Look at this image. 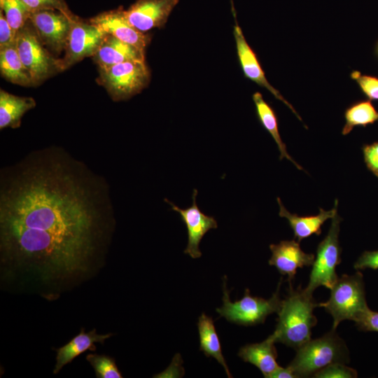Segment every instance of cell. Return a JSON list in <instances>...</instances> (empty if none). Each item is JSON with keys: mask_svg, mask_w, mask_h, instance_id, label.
Returning a JSON list of instances; mask_svg holds the SVG:
<instances>
[{"mask_svg": "<svg viewBox=\"0 0 378 378\" xmlns=\"http://www.w3.org/2000/svg\"><path fill=\"white\" fill-rule=\"evenodd\" d=\"M114 225L108 183L62 148L1 170V280L53 299L90 274Z\"/></svg>", "mask_w": 378, "mask_h": 378, "instance_id": "6da1fadb", "label": "cell"}, {"mask_svg": "<svg viewBox=\"0 0 378 378\" xmlns=\"http://www.w3.org/2000/svg\"><path fill=\"white\" fill-rule=\"evenodd\" d=\"M288 295L281 300L277 312V324L272 333L276 342L298 349L311 340L312 330L317 323L314 309L318 307L304 288L293 289L289 284Z\"/></svg>", "mask_w": 378, "mask_h": 378, "instance_id": "7a4b0ae2", "label": "cell"}, {"mask_svg": "<svg viewBox=\"0 0 378 378\" xmlns=\"http://www.w3.org/2000/svg\"><path fill=\"white\" fill-rule=\"evenodd\" d=\"M296 351L295 358L288 367L297 378L313 377L316 372L331 363H345L349 360L344 342L333 329L321 337L311 339Z\"/></svg>", "mask_w": 378, "mask_h": 378, "instance_id": "3957f363", "label": "cell"}, {"mask_svg": "<svg viewBox=\"0 0 378 378\" xmlns=\"http://www.w3.org/2000/svg\"><path fill=\"white\" fill-rule=\"evenodd\" d=\"M330 295L326 302L318 303L333 318L332 328L344 320L353 321L368 308L363 274L357 272L353 275L344 274L330 289Z\"/></svg>", "mask_w": 378, "mask_h": 378, "instance_id": "277c9868", "label": "cell"}, {"mask_svg": "<svg viewBox=\"0 0 378 378\" xmlns=\"http://www.w3.org/2000/svg\"><path fill=\"white\" fill-rule=\"evenodd\" d=\"M226 282L227 277L224 276L223 304L217 308L216 312L228 321L245 326H255L263 323L269 315L279 311L282 300L279 295L282 278L270 298L252 296L249 289L246 288L244 297L233 302L230 299V291L227 289Z\"/></svg>", "mask_w": 378, "mask_h": 378, "instance_id": "5b68a950", "label": "cell"}, {"mask_svg": "<svg viewBox=\"0 0 378 378\" xmlns=\"http://www.w3.org/2000/svg\"><path fill=\"white\" fill-rule=\"evenodd\" d=\"M15 44L34 86L62 71L60 59H55L44 48L29 20L16 32Z\"/></svg>", "mask_w": 378, "mask_h": 378, "instance_id": "8992f818", "label": "cell"}, {"mask_svg": "<svg viewBox=\"0 0 378 378\" xmlns=\"http://www.w3.org/2000/svg\"><path fill=\"white\" fill-rule=\"evenodd\" d=\"M98 82L113 101L126 100L140 92L150 80L145 62L128 61L99 68Z\"/></svg>", "mask_w": 378, "mask_h": 378, "instance_id": "52a82bcc", "label": "cell"}, {"mask_svg": "<svg viewBox=\"0 0 378 378\" xmlns=\"http://www.w3.org/2000/svg\"><path fill=\"white\" fill-rule=\"evenodd\" d=\"M341 220V218L337 214L332 218L326 237L318 245L309 282L304 288V290L310 294H313L319 286L330 289L339 278L336 273V267L342 262V249L339 242Z\"/></svg>", "mask_w": 378, "mask_h": 378, "instance_id": "ba28073f", "label": "cell"}, {"mask_svg": "<svg viewBox=\"0 0 378 378\" xmlns=\"http://www.w3.org/2000/svg\"><path fill=\"white\" fill-rule=\"evenodd\" d=\"M100 29L74 16L71 20V29L65 47V55L60 59L62 70H66L85 57L93 56L104 36Z\"/></svg>", "mask_w": 378, "mask_h": 378, "instance_id": "9c48e42d", "label": "cell"}, {"mask_svg": "<svg viewBox=\"0 0 378 378\" xmlns=\"http://www.w3.org/2000/svg\"><path fill=\"white\" fill-rule=\"evenodd\" d=\"M75 16V15H74ZM70 18L55 10L31 13L29 20L42 43L56 54L65 49L71 29Z\"/></svg>", "mask_w": 378, "mask_h": 378, "instance_id": "30bf717a", "label": "cell"}, {"mask_svg": "<svg viewBox=\"0 0 378 378\" xmlns=\"http://www.w3.org/2000/svg\"><path fill=\"white\" fill-rule=\"evenodd\" d=\"M197 190L194 189L192 195V205L187 209H181L173 202L165 199V202L171 209L180 215L181 220L185 223L188 232V244L183 253L188 254L192 258L202 256L200 244L206 233L211 229L218 227L216 220L204 214L198 207L196 202Z\"/></svg>", "mask_w": 378, "mask_h": 378, "instance_id": "8fae6325", "label": "cell"}, {"mask_svg": "<svg viewBox=\"0 0 378 378\" xmlns=\"http://www.w3.org/2000/svg\"><path fill=\"white\" fill-rule=\"evenodd\" d=\"M178 0H136L127 10L129 22L141 32L162 27Z\"/></svg>", "mask_w": 378, "mask_h": 378, "instance_id": "7c38bea8", "label": "cell"}, {"mask_svg": "<svg viewBox=\"0 0 378 378\" xmlns=\"http://www.w3.org/2000/svg\"><path fill=\"white\" fill-rule=\"evenodd\" d=\"M89 22L104 33L132 45L143 52L150 41L148 36L137 30L129 22L122 8L99 13L89 20Z\"/></svg>", "mask_w": 378, "mask_h": 378, "instance_id": "4fadbf2b", "label": "cell"}, {"mask_svg": "<svg viewBox=\"0 0 378 378\" xmlns=\"http://www.w3.org/2000/svg\"><path fill=\"white\" fill-rule=\"evenodd\" d=\"M233 15L235 19L233 34L235 39L239 61L245 76L269 90L277 99L281 101L290 108L300 120H302L292 105L267 80L255 53L248 44L241 29L237 22L235 12L233 13Z\"/></svg>", "mask_w": 378, "mask_h": 378, "instance_id": "5bb4252c", "label": "cell"}, {"mask_svg": "<svg viewBox=\"0 0 378 378\" xmlns=\"http://www.w3.org/2000/svg\"><path fill=\"white\" fill-rule=\"evenodd\" d=\"M300 242L284 240L277 244H270L272 256L269 265L274 266L282 275L288 276L289 284L294 279L298 269L312 265L315 255L302 250Z\"/></svg>", "mask_w": 378, "mask_h": 378, "instance_id": "9a60e30c", "label": "cell"}, {"mask_svg": "<svg viewBox=\"0 0 378 378\" xmlns=\"http://www.w3.org/2000/svg\"><path fill=\"white\" fill-rule=\"evenodd\" d=\"M92 57L99 68H106L128 61L145 62L144 52L106 34Z\"/></svg>", "mask_w": 378, "mask_h": 378, "instance_id": "2e32d148", "label": "cell"}, {"mask_svg": "<svg viewBox=\"0 0 378 378\" xmlns=\"http://www.w3.org/2000/svg\"><path fill=\"white\" fill-rule=\"evenodd\" d=\"M112 335V333L99 335L96 332L95 328L85 332V329L82 328L80 332L68 343L58 349H55L57 355L53 374L59 373L64 366L88 350L94 351L96 350L94 343L103 344L105 340Z\"/></svg>", "mask_w": 378, "mask_h": 378, "instance_id": "e0dca14e", "label": "cell"}, {"mask_svg": "<svg viewBox=\"0 0 378 378\" xmlns=\"http://www.w3.org/2000/svg\"><path fill=\"white\" fill-rule=\"evenodd\" d=\"M273 334L259 343L248 344L240 348L238 356L246 363L257 367L264 377L270 376L280 367L276 362L277 351Z\"/></svg>", "mask_w": 378, "mask_h": 378, "instance_id": "ac0fdd59", "label": "cell"}, {"mask_svg": "<svg viewBox=\"0 0 378 378\" xmlns=\"http://www.w3.org/2000/svg\"><path fill=\"white\" fill-rule=\"evenodd\" d=\"M279 206V216L288 220L291 227L295 239L298 242L310 237L312 234L320 235L321 227L324 223L332 219L337 213V200L335 202V206L328 211L320 209L319 214L314 216H299L297 214H290L283 205L280 198H277Z\"/></svg>", "mask_w": 378, "mask_h": 378, "instance_id": "d6986e66", "label": "cell"}, {"mask_svg": "<svg viewBox=\"0 0 378 378\" xmlns=\"http://www.w3.org/2000/svg\"><path fill=\"white\" fill-rule=\"evenodd\" d=\"M35 106L32 97H18L1 90L0 129L19 127L23 115Z\"/></svg>", "mask_w": 378, "mask_h": 378, "instance_id": "ffe728a7", "label": "cell"}, {"mask_svg": "<svg viewBox=\"0 0 378 378\" xmlns=\"http://www.w3.org/2000/svg\"><path fill=\"white\" fill-rule=\"evenodd\" d=\"M0 71L9 82L19 85L34 86L31 76L21 61L15 44L0 48Z\"/></svg>", "mask_w": 378, "mask_h": 378, "instance_id": "44dd1931", "label": "cell"}, {"mask_svg": "<svg viewBox=\"0 0 378 378\" xmlns=\"http://www.w3.org/2000/svg\"><path fill=\"white\" fill-rule=\"evenodd\" d=\"M200 350L206 357L214 358L224 368L228 377H232L221 350V345L211 317L202 314L198 319Z\"/></svg>", "mask_w": 378, "mask_h": 378, "instance_id": "7402d4cb", "label": "cell"}, {"mask_svg": "<svg viewBox=\"0 0 378 378\" xmlns=\"http://www.w3.org/2000/svg\"><path fill=\"white\" fill-rule=\"evenodd\" d=\"M253 100L260 123L270 133L277 145L280 152V160L286 158L298 169H302V167L287 152L286 144L283 142L279 132L278 120L274 109L264 100L262 95L259 92H256L253 94Z\"/></svg>", "mask_w": 378, "mask_h": 378, "instance_id": "603a6c76", "label": "cell"}, {"mask_svg": "<svg viewBox=\"0 0 378 378\" xmlns=\"http://www.w3.org/2000/svg\"><path fill=\"white\" fill-rule=\"evenodd\" d=\"M344 118L345 125L342 133L346 135L356 126L365 127L378 120V111L370 101H360L346 108Z\"/></svg>", "mask_w": 378, "mask_h": 378, "instance_id": "cb8c5ba5", "label": "cell"}, {"mask_svg": "<svg viewBox=\"0 0 378 378\" xmlns=\"http://www.w3.org/2000/svg\"><path fill=\"white\" fill-rule=\"evenodd\" d=\"M0 7L15 34L29 20L31 14L22 0H0Z\"/></svg>", "mask_w": 378, "mask_h": 378, "instance_id": "d4e9b609", "label": "cell"}, {"mask_svg": "<svg viewBox=\"0 0 378 378\" xmlns=\"http://www.w3.org/2000/svg\"><path fill=\"white\" fill-rule=\"evenodd\" d=\"M86 360L95 371L97 378H122L114 358L102 354H89Z\"/></svg>", "mask_w": 378, "mask_h": 378, "instance_id": "484cf974", "label": "cell"}, {"mask_svg": "<svg viewBox=\"0 0 378 378\" xmlns=\"http://www.w3.org/2000/svg\"><path fill=\"white\" fill-rule=\"evenodd\" d=\"M31 13L41 10H55L68 17L74 15L69 9L64 0H22Z\"/></svg>", "mask_w": 378, "mask_h": 378, "instance_id": "4316f807", "label": "cell"}, {"mask_svg": "<svg viewBox=\"0 0 378 378\" xmlns=\"http://www.w3.org/2000/svg\"><path fill=\"white\" fill-rule=\"evenodd\" d=\"M357 371L342 363H331L314 374L316 378H356Z\"/></svg>", "mask_w": 378, "mask_h": 378, "instance_id": "83f0119b", "label": "cell"}, {"mask_svg": "<svg viewBox=\"0 0 378 378\" xmlns=\"http://www.w3.org/2000/svg\"><path fill=\"white\" fill-rule=\"evenodd\" d=\"M351 77L369 99L378 100V78L361 74L358 71H353Z\"/></svg>", "mask_w": 378, "mask_h": 378, "instance_id": "f1b7e54d", "label": "cell"}, {"mask_svg": "<svg viewBox=\"0 0 378 378\" xmlns=\"http://www.w3.org/2000/svg\"><path fill=\"white\" fill-rule=\"evenodd\" d=\"M354 321L360 330L378 332V312L369 307L360 313Z\"/></svg>", "mask_w": 378, "mask_h": 378, "instance_id": "f546056e", "label": "cell"}, {"mask_svg": "<svg viewBox=\"0 0 378 378\" xmlns=\"http://www.w3.org/2000/svg\"><path fill=\"white\" fill-rule=\"evenodd\" d=\"M363 151L368 168L378 177V142L365 145Z\"/></svg>", "mask_w": 378, "mask_h": 378, "instance_id": "4dcf8cb0", "label": "cell"}, {"mask_svg": "<svg viewBox=\"0 0 378 378\" xmlns=\"http://www.w3.org/2000/svg\"><path fill=\"white\" fill-rule=\"evenodd\" d=\"M16 34L8 22L4 13L0 10V48L15 43Z\"/></svg>", "mask_w": 378, "mask_h": 378, "instance_id": "1f68e13d", "label": "cell"}, {"mask_svg": "<svg viewBox=\"0 0 378 378\" xmlns=\"http://www.w3.org/2000/svg\"><path fill=\"white\" fill-rule=\"evenodd\" d=\"M356 270L368 268L378 270V250L364 251L354 265Z\"/></svg>", "mask_w": 378, "mask_h": 378, "instance_id": "d6a6232c", "label": "cell"}, {"mask_svg": "<svg viewBox=\"0 0 378 378\" xmlns=\"http://www.w3.org/2000/svg\"><path fill=\"white\" fill-rule=\"evenodd\" d=\"M270 378H297L289 367H279L271 376Z\"/></svg>", "mask_w": 378, "mask_h": 378, "instance_id": "836d02e7", "label": "cell"}, {"mask_svg": "<svg viewBox=\"0 0 378 378\" xmlns=\"http://www.w3.org/2000/svg\"><path fill=\"white\" fill-rule=\"evenodd\" d=\"M377 53H378V43H377Z\"/></svg>", "mask_w": 378, "mask_h": 378, "instance_id": "e575fe53", "label": "cell"}]
</instances>
